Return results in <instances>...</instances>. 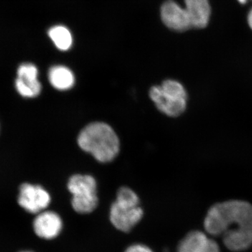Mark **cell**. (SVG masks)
I'll return each instance as SVG.
<instances>
[{
	"label": "cell",
	"mask_w": 252,
	"mask_h": 252,
	"mask_svg": "<svg viewBox=\"0 0 252 252\" xmlns=\"http://www.w3.org/2000/svg\"><path fill=\"white\" fill-rule=\"evenodd\" d=\"M49 80L54 89L67 91L74 86L75 78L69 68L63 65H56L49 69Z\"/></svg>",
	"instance_id": "7c38bea8"
},
{
	"label": "cell",
	"mask_w": 252,
	"mask_h": 252,
	"mask_svg": "<svg viewBox=\"0 0 252 252\" xmlns=\"http://www.w3.org/2000/svg\"><path fill=\"white\" fill-rule=\"evenodd\" d=\"M192 28H206L211 17V6L209 0H185Z\"/></svg>",
	"instance_id": "8fae6325"
},
{
	"label": "cell",
	"mask_w": 252,
	"mask_h": 252,
	"mask_svg": "<svg viewBox=\"0 0 252 252\" xmlns=\"http://www.w3.org/2000/svg\"><path fill=\"white\" fill-rule=\"evenodd\" d=\"M67 188L72 195L71 204L74 211L86 215L97 208V183L92 176L73 175L68 182Z\"/></svg>",
	"instance_id": "277c9868"
},
{
	"label": "cell",
	"mask_w": 252,
	"mask_h": 252,
	"mask_svg": "<svg viewBox=\"0 0 252 252\" xmlns=\"http://www.w3.org/2000/svg\"><path fill=\"white\" fill-rule=\"evenodd\" d=\"M124 252H154L147 245L142 243H135L130 245L126 249Z\"/></svg>",
	"instance_id": "9a60e30c"
},
{
	"label": "cell",
	"mask_w": 252,
	"mask_h": 252,
	"mask_svg": "<svg viewBox=\"0 0 252 252\" xmlns=\"http://www.w3.org/2000/svg\"><path fill=\"white\" fill-rule=\"evenodd\" d=\"M160 15L164 24L173 31L184 32L192 28L187 10L175 1H165L162 5Z\"/></svg>",
	"instance_id": "9c48e42d"
},
{
	"label": "cell",
	"mask_w": 252,
	"mask_h": 252,
	"mask_svg": "<svg viewBox=\"0 0 252 252\" xmlns=\"http://www.w3.org/2000/svg\"><path fill=\"white\" fill-rule=\"evenodd\" d=\"M115 202L125 206H140V199L138 195L132 189L127 187H122L119 189Z\"/></svg>",
	"instance_id": "5bb4252c"
},
{
	"label": "cell",
	"mask_w": 252,
	"mask_h": 252,
	"mask_svg": "<svg viewBox=\"0 0 252 252\" xmlns=\"http://www.w3.org/2000/svg\"><path fill=\"white\" fill-rule=\"evenodd\" d=\"M77 142L83 151L100 162L112 161L120 149L117 133L104 123L94 122L86 126L79 133Z\"/></svg>",
	"instance_id": "7a4b0ae2"
},
{
	"label": "cell",
	"mask_w": 252,
	"mask_h": 252,
	"mask_svg": "<svg viewBox=\"0 0 252 252\" xmlns=\"http://www.w3.org/2000/svg\"><path fill=\"white\" fill-rule=\"evenodd\" d=\"M39 71L32 63H23L18 68L15 87L25 98H34L40 94L41 84L38 79Z\"/></svg>",
	"instance_id": "52a82bcc"
},
{
	"label": "cell",
	"mask_w": 252,
	"mask_h": 252,
	"mask_svg": "<svg viewBox=\"0 0 252 252\" xmlns=\"http://www.w3.org/2000/svg\"><path fill=\"white\" fill-rule=\"evenodd\" d=\"M144 216L140 206L122 205L114 201L109 210V220L113 226L124 233H129L140 223Z\"/></svg>",
	"instance_id": "8992f818"
},
{
	"label": "cell",
	"mask_w": 252,
	"mask_h": 252,
	"mask_svg": "<svg viewBox=\"0 0 252 252\" xmlns=\"http://www.w3.org/2000/svg\"><path fill=\"white\" fill-rule=\"evenodd\" d=\"M176 252H220L218 243L200 230L189 232L177 246Z\"/></svg>",
	"instance_id": "30bf717a"
},
{
	"label": "cell",
	"mask_w": 252,
	"mask_h": 252,
	"mask_svg": "<svg viewBox=\"0 0 252 252\" xmlns=\"http://www.w3.org/2000/svg\"><path fill=\"white\" fill-rule=\"evenodd\" d=\"M149 96L158 110L169 117H179L187 107V91L177 81L170 79L160 86H154L149 91Z\"/></svg>",
	"instance_id": "3957f363"
},
{
	"label": "cell",
	"mask_w": 252,
	"mask_h": 252,
	"mask_svg": "<svg viewBox=\"0 0 252 252\" xmlns=\"http://www.w3.org/2000/svg\"><path fill=\"white\" fill-rule=\"evenodd\" d=\"M203 225L207 235L221 239L230 251L243 252L252 246V205L248 202L215 204L207 211Z\"/></svg>",
	"instance_id": "6da1fadb"
},
{
	"label": "cell",
	"mask_w": 252,
	"mask_h": 252,
	"mask_svg": "<svg viewBox=\"0 0 252 252\" xmlns=\"http://www.w3.org/2000/svg\"><path fill=\"white\" fill-rule=\"evenodd\" d=\"M63 221L59 214L44 211L37 214L33 221V230L36 236L43 240H51L62 233Z\"/></svg>",
	"instance_id": "ba28073f"
},
{
	"label": "cell",
	"mask_w": 252,
	"mask_h": 252,
	"mask_svg": "<svg viewBox=\"0 0 252 252\" xmlns=\"http://www.w3.org/2000/svg\"><path fill=\"white\" fill-rule=\"evenodd\" d=\"M31 252V251H22V252Z\"/></svg>",
	"instance_id": "ac0fdd59"
},
{
	"label": "cell",
	"mask_w": 252,
	"mask_h": 252,
	"mask_svg": "<svg viewBox=\"0 0 252 252\" xmlns=\"http://www.w3.org/2000/svg\"><path fill=\"white\" fill-rule=\"evenodd\" d=\"M55 46L61 51H67L72 46L73 39L70 31L63 26H56L48 32Z\"/></svg>",
	"instance_id": "4fadbf2b"
},
{
	"label": "cell",
	"mask_w": 252,
	"mask_h": 252,
	"mask_svg": "<svg viewBox=\"0 0 252 252\" xmlns=\"http://www.w3.org/2000/svg\"><path fill=\"white\" fill-rule=\"evenodd\" d=\"M239 3H240L241 4H245L248 2V1H252V0H238Z\"/></svg>",
	"instance_id": "e0dca14e"
},
{
	"label": "cell",
	"mask_w": 252,
	"mask_h": 252,
	"mask_svg": "<svg viewBox=\"0 0 252 252\" xmlns=\"http://www.w3.org/2000/svg\"><path fill=\"white\" fill-rule=\"evenodd\" d=\"M248 23L249 26L252 30V8L250 9V12L248 13Z\"/></svg>",
	"instance_id": "2e32d148"
},
{
	"label": "cell",
	"mask_w": 252,
	"mask_h": 252,
	"mask_svg": "<svg viewBox=\"0 0 252 252\" xmlns=\"http://www.w3.org/2000/svg\"><path fill=\"white\" fill-rule=\"evenodd\" d=\"M51 201L49 192L41 186L26 183L20 187L18 203L29 213L39 214L44 211Z\"/></svg>",
	"instance_id": "5b68a950"
}]
</instances>
